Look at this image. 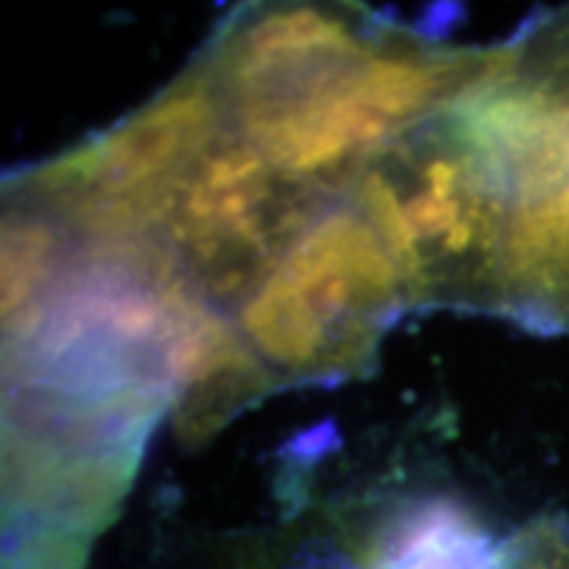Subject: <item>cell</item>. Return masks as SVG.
<instances>
[{
	"label": "cell",
	"instance_id": "cell-1",
	"mask_svg": "<svg viewBox=\"0 0 569 569\" xmlns=\"http://www.w3.org/2000/svg\"><path fill=\"white\" fill-rule=\"evenodd\" d=\"M151 240L3 213V546L90 557L206 309Z\"/></svg>",
	"mask_w": 569,
	"mask_h": 569
},
{
	"label": "cell",
	"instance_id": "cell-2",
	"mask_svg": "<svg viewBox=\"0 0 569 569\" xmlns=\"http://www.w3.org/2000/svg\"><path fill=\"white\" fill-rule=\"evenodd\" d=\"M227 130L274 172L346 190L377 151L448 106L486 48L353 3H246L196 53Z\"/></svg>",
	"mask_w": 569,
	"mask_h": 569
},
{
	"label": "cell",
	"instance_id": "cell-3",
	"mask_svg": "<svg viewBox=\"0 0 569 569\" xmlns=\"http://www.w3.org/2000/svg\"><path fill=\"white\" fill-rule=\"evenodd\" d=\"M478 167L493 240V309L569 336V6L496 46L446 106Z\"/></svg>",
	"mask_w": 569,
	"mask_h": 569
},
{
	"label": "cell",
	"instance_id": "cell-4",
	"mask_svg": "<svg viewBox=\"0 0 569 569\" xmlns=\"http://www.w3.org/2000/svg\"><path fill=\"white\" fill-rule=\"evenodd\" d=\"M403 311L411 309L393 256L343 190L309 219L230 322L284 390L369 375Z\"/></svg>",
	"mask_w": 569,
	"mask_h": 569
},
{
	"label": "cell",
	"instance_id": "cell-5",
	"mask_svg": "<svg viewBox=\"0 0 569 569\" xmlns=\"http://www.w3.org/2000/svg\"><path fill=\"white\" fill-rule=\"evenodd\" d=\"M393 256L409 309L490 315L493 248L472 153L443 106L348 182Z\"/></svg>",
	"mask_w": 569,
	"mask_h": 569
},
{
	"label": "cell",
	"instance_id": "cell-6",
	"mask_svg": "<svg viewBox=\"0 0 569 569\" xmlns=\"http://www.w3.org/2000/svg\"><path fill=\"white\" fill-rule=\"evenodd\" d=\"M222 130V106L196 56L122 122L13 172L3 201L32 206L82 238H148L172 184Z\"/></svg>",
	"mask_w": 569,
	"mask_h": 569
},
{
	"label": "cell",
	"instance_id": "cell-7",
	"mask_svg": "<svg viewBox=\"0 0 569 569\" xmlns=\"http://www.w3.org/2000/svg\"><path fill=\"white\" fill-rule=\"evenodd\" d=\"M338 193L274 172L224 124L163 198L148 240L198 298L230 319Z\"/></svg>",
	"mask_w": 569,
	"mask_h": 569
},
{
	"label": "cell",
	"instance_id": "cell-8",
	"mask_svg": "<svg viewBox=\"0 0 569 569\" xmlns=\"http://www.w3.org/2000/svg\"><path fill=\"white\" fill-rule=\"evenodd\" d=\"M496 546L457 501L425 498L388 511L377 569H493Z\"/></svg>",
	"mask_w": 569,
	"mask_h": 569
},
{
	"label": "cell",
	"instance_id": "cell-9",
	"mask_svg": "<svg viewBox=\"0 0 569 569\" xmlns=\"http://www.w3.org/2000/svg\"><path fill=\"white\" fill-rule=\"evenodd\" d=\"M386 515L359 517L338 507H306L253 546L243 569H377Z\"/></svg>",
	"mask_w": 569,
	"mask_h": 569
},
{
	"label": "cell",
	"instance_id": "cell-10",
	"mask_svg": "<svg viewBox=\"0 0 569 569\" xmlns=\"http://www.w3.org/2000/svg\"><path fill=\"white\" fill-rule=\"evenodd\" d=\"M493 569H569V522L538 517L496 546Z\"/></svg>",
	"mask_w": 569,
	"mask_h": 569
}]
</instances>
